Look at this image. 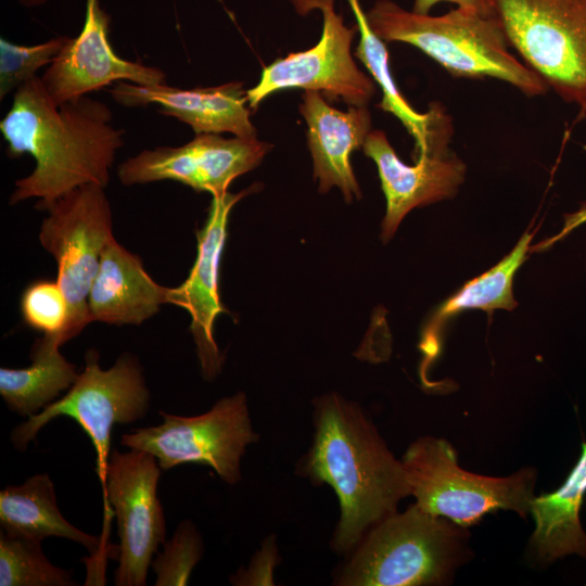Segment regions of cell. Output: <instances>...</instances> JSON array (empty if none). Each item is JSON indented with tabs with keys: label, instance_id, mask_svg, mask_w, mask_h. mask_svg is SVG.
Returning <instances> with one entry per match:
<instances>
[{
	"label": "cell",
	"instance_id": "23",
	"mask_svg": "<svg viewBox=\"0 0 586 586\" xmlns=\"http://www.w3.org/2000/svg\"><path fill=\"white\" fill-rule=\"evenodd\" d=\"M61 346L56 337L43 335L33 345L30 366L0 368V395L9 410L30 418L73 386L79 373L62 355Z\"/></svg>",
	"mask_w": 586,
	"mask_h": 586
},
{
	"label": "cell",
	"instance_id": "11",
	"mask_svg": "<svg viewBox=\"0 0 586 586\" xmlns=\"http://www.w3.org/2000/svg\"><path fill=\"white\" fill-rule=\"evenodd\" d=\"M157 459L150 453L111 451L103 495L105 519H117L118 565L116 586H144L154 555L166 540V520L157 496L161 477Z\"/></svg>",
	"mask_w": 586,
	"mask_h": 586
},
{
	"label": "cell",
	"instance_id": "8",
	"mask_svg": "<svg viewBox=\"0 0 586 586\" xmlns=\"http://www.w3.org/2000/svg\"><path fill=\"white\" fill-rule=\"evenodd\" d=\"M158 413L162 423L131 430L120 445L152 454L163 471L198 463L212 468L229 485L241 480L242 457L259 438L243 392L218 399L202 415Z\"/></svg>",
	"mask_w": 586,
	"mask_h": 586
},
{
	"label": "cell",
	"instance_id": "21",
	"mask_svg": "<svg viewBox=\"0 0 586 586\" xmlns=\"http://www.w3.org/2000/svg\"><path fill=\"white\" fill-rule=\"evenodd\" d=\"M586 493V442L565 482L555 492L534 496L530 513L535 528L531 546L546 562L571 555L586 557V533L579 512Z\"/></svg>",
	"mask_w": 586,
	"mask_h": 586
},
{
	"label": "cell",
	"instance_id": "27",
	"mask_svg": "<svg viewBox=\"0 0 586 586\" xmlns=\"http://www.w3.org/2000/svg\"><path fill=\"white\" fill-rule=\"evenodd\" d=\"M21 314L25 323L43 335L66 340L69 308L58 281L38 280L30 283L21 297Z\"/></svg>",
	"mask_w": 586,
	"mask_h": 586
},
{
	"label": "cell",
	"instance_id": "1",
	"mask_svg": "<svg viewBox=\"0 0 586 586\" xmlns=\"http://www.w3.org/2000/svg\"><path fill=\"white\" fill-rule=\"evenodd\" d=\"M110 107L88 95L56 105L41 77L14 91L13 102L0 122L11 157L29 154L36 166L14 183L10 204L38 199L46 211L69 191L97 183L105 188L124 131L112 124Z\"/></svg>",
	"mask_w": 586,
	"mask_h": 586
},
{
	"label": "cell",
	"instance_id": "6",
	"mask_svg": "<svg viewBox=\"0 0 586 586\" xmlns=\"http://www.w3.org/2000/svg\"><path fill=\"white\" fill-rule=\"evenodd\" d=\"M410 495L424 511L468 527L499 509L524 517L534 498L536 472L522 469L507 477L474 474L460 468L444 438L423 436L402 458Z\"/></svg>",
	"mask_w": 586,
	"mask_h": 586
},
{
	"label": "cell",
	"instance_id": "7",
	"mask_svg": "<svg viewBox=\"0 0 586 586\" xmlns=\"http://www.w3.org/2000/svg\"><path fill=\"white\" fill-rule=\"evenodd\" d=\"M508 42L549 88L586 111V0H491Z\"/></svg>",
	"mask_w": 586,
	"mask_h": 586
},
{
	"label": "cell",
	"instance_id": "17",
	"mask_svg": "<svg viewBox=\"0 0 586 586\" xmlns=\"http://www.w3.org/2000/svg\"><path fill=\"white\" fill-rule=\"evenodd\" d=\"M300 112L307 123V139L319 192L337 187L347 203L360 199L351 155L362 148L371 131L367 106H349L346 112L329 105L320 92L305 90Z\"/></svg>",
	"mask_w": 586,
	"mask_h": 586
},
{
	"label": "cell",
	"instance_id": "28",
	"mask_svg": "<svg viewBox=\"0 0 586 586\" xmlns=\"http://www.w3.org/2000/svg\"><path fill=\"white\" fill-rule=\"evenodd\" d=\"M277 548L273 538H267L262 549L251 560L247 569H241L230 577L233 585H272Z\"/></svg>",
	"mask_w": 586,
	"mask_h": 586
},
{
	"label": "cell",
	"instance_id": "9",
	"mask_svg": "<svg viewBox=\"0 0 586 586\" xmlns=\"http://www.w3.org/2000/svg\"><path fill=\"white\" fill-rule=\"evenodd\" d=\"M46 211L39 242L58 264L56 281L69 308L68 341L92 322L88 297L103 250L114 239L112 211L104 188L97 183L69 191Z\"/></svg>",
	"mask_w": 586,
	"mask_h": 586
},
{
	"label": "cell",
	"instance_id": "12",
	"mask_svg": "<svg viewBox=\"0 0 586 586\" xmlns=\"http://www.w3.org/2000/svg\"><path fill=\"white\" fill-rule=\"evenodd\" d=\"M271 148L256 137L200 133L183 145L143 150L127 158L118 166V178L125 186L171 180L219 195L256 168Z\"/></svg>",
	"mask_w": 586,
	"mask_h": 586
},
{
	"label": "cell",
	"instance_id": "20",
	"mask_svg": "<svg viewBox=\"0 0 586 586\" xmlns=\"http://www.w3.org/2000/svg\"><path fill=\"white\" fill-rule=\"evenodd\" d=\"M347 2L360 34L355 55L365 64L382 91L378 107L395 115L405 126L415 140L416 160L422 155L447 151L451 128L449 117L435 104L428 113L421 114L408 103L393 79L385 41L370 27L360 1Z\"/></svg>",
	"mask_w": 586,
	"mask_h": 586
},
{
	"label": "cell",
	"instance_id": "25",
	"mask_svg": "<svg viewBox=\"0 0 586 586\" xmlns=\"http://www.w3.org/2000/svg\"><path fill=\"white\" fill-rule=\"evenodd\" d=\"M203 553V538L195 524L190 520H182L171 538L163 544V551L152 560L151 569L156 575L154 585H188L191 573Z\"/></svg>",
	"mask_w": 586,
	"mask_h": 586
},
{
	"label": "cell",
	"instance_id": "2",
	"mask_svg": "<svg viewBox=\"0 0 586 586\" xmlns=\"http://www.w3.org/2000/svg\"><path fill=\"white\" fill-rule=\"evenodd\" d=\"M314 428L313 444L297 469L335 492L341 514L332 548L347 553L370 528L397 512L410 486L402 460L355 402L334 392L316 398Z\"/></svg>",
	"mask_w": 586,
	"mask_h": 586
},
{
	"label": "cell",
	"instance_id": "5",
	"mask_svg": "<svg viewBox=\"0 0 586 586\" xmlns=\"http://www.w3.org/2000/svg\"><path fill=\"white\" fill-rule=\"evenodd\" d=\"M150 403L151 394L137 357L124 353L110 369H102L99 354L89 349L82 372L65 395L16 425L10 440L12 446L23 453L51 420L62 416L73 419L93 444L95 472L103 497L112 430L116 424H130L143 419Z\"/></svg>",
	"mask_w": 586,
	"mask_h": 586
},
{
	"label": "cell",
	"instance_id": "26",
	"mask_svg": "<svg viewBox=\"0 0 586 586\" xmlns=\"http://www.w3.org/2000/svg\"><path fill=\"white\" fill-rule=\"evenodd\" d=\"M69 37L60 36L41 43L24 46L0 38V100L37 77L39 68L50 65Z\"/></svg>",
	"mask_w": 586,
	"mask_h": 586
},
{
	"label": "cell",
	"instance_id": "15",
	"mask_svg": "<svg viewBox=\"0 0 586 586\" xmlns=\"http://www.w3.org/2000/svg\"><path fill=\"white\" fill-rule=\"evenodd\" d=\"M362 151L377 165L386 200L383 242L394 235L411 209L454 196L464 179L466 165L448 152L422 155L415 165L405 164L381 130L369 132Z\"/></svg>",
	"mask_w": 586,
	"mask_h": 586
},
{
	"label": "cell",
	"instance_id": "30",
	"mask_svg": "<svg viewBox=\"0 0 586 586\" xmlns=\"http://www.w3.org/2000/svg\"><path fill=\"white\" fill-rule=\"evenodd\" d=\"M585 222H586V206H582L578 211L572 214H568L564 217L563 228L557 235L543 241L538 246H535L534 249L546 250L547 247L555 244L557 241H560L562 238L569 234L576 227Z\"/></svg>",
	"mask_w": 586,
	"mask_h": 586
},
{
	"label": "cell",
	"instance_id": "3",
	"mask_svg": "<svg viewBox=\"0 0 586 586\" xmlns=\"http://www.w3.org/2000/svg\"><path fill=\"white\" fill-rule=\"evenodd\" d=\"M372 30L385 42L409 43L456 77H492L527 97L543 94L547 84L508 50L499 20L457 7L438 16L407 11L379 0L366 13Z\"/></svg>",
	"mask_w": 586,
	"mask_h": 586
},
{
	"label": "cell",
	"instance_id": "18",
	"mask_svg": "<svg viewBox=\"0 0 586 586\" xmlns=\"http://www.w3.org/2000/svg\"><path fill=\"white\" fill-rule=\"evenodd\" d=\"M168 289L156 283L141 258L112 239L103 250L88 297L91 321L141 324L167 304Z\"/></svg>",
	"mask_w": 586,
	"mask_h": 586
},
{
	"label": "cell",
	"instance_id": "29",
	"mask_svg": "<svg viewBox=\"0 0 586 586\" xmlns=\"http://www.w3.org/2000/svg\"><path fill=\"white\" fill-rule=\"evenodd\" d=\"M440 2H450L487 16L494 15L491 0H415L412 11L429 14L431 9Z\"/></svg>",
	"mask_w": 586,
	"mask_h": 586
},
{
	"label": "cell",
	"instance_id": "10",
	"mask_svg": "<svg viewBox=\"0 0 586 586\" xmlns=\"http://www.w3.org/2000/svg\"><path fill=\"white\" fill-rule=\"evenodd\" d=\"M290 1L298 14L321 12V37L313 48L278 58L265 66L258 84L246 90L249 107L256 110L265 98L289 88L318 91L330 101L342 100L349 106H367L375 86L353 60L351 47L357 24H344L334 0Z\"/></svg>",
	"mask_w": 586,
	"mask_h": 586
},
{
	"label": "cell",
	"instance_id": "22",
	"mask_svg": "<svg viewBox=\"0 0 586 586\" xmlns=\"http://www.w3.org/2000/svg\"><path fill=\"white\" fill-rule=\"evenodd\" d=\"M534 233H524L514 249L485 273L464 283L436 309L425 326L420 343L423 354L421 375L441 351V335L446 322L467 309H482L492 314L495 309L512 310L517 302L512 293L513 277L526 259Z\"/></svg>",
	"mask_w": 586,
	"mask_h": 586
},
{
	"label": "cell",
	"instance_id": "31",
	"mask_svg": "<svg viewBox=\"0 0 586 586\" xmlns=\"http://www.w3.org/2000/svg\"><path fill=\"white\" fill-rule=\"evenodd\" d=\"M21 5L26 8H35L47 3L49 0H17Z\"/></svg>",
	"mask_w": 586,
	"mask_h": 586
},
{
	"label": "cell",
	"instance_id": "24",
	"mask_svg": "<svg viewBox=\"0 0 586 586\" xmlns=\"http://www.w3.org/2000/svg\"><path fill=\"white\" fill-rule=\"evenodd\" d=\"M68 570L46 557L41 542L0 533V586H74Z\"/></svg>",
	"mask_w": 586,
	"mask_h": 586
},
{
	"label": "cell",
	"instance_id": "14",
	"mask_svg": "<svg viewBox=\"0 0 586 586\" xmlns=\"http://www.w3.org/2000/svg\"><path fill=\"white\" fill-rule=\"evenodd\" d=\"M258 190V184L240 191L213 195L204 227L196 231L198 256L188 278L177 288H169L167 304L184 308L191 315L190 331L195 344L201 372L214 381L222 370L225 356L214 336L215 319L229 314L221 303L218 271L227 238L228 218L233 206Z\"/></svg>",
	"mask_w": 586,
	"mask_h": 586
},
{
	"label": "cell",
	"instance_id": "16",
	"mask_svg": "<svg viewBox=\"0 0 586 586\" xmlns=\"http://www.w3.org/2000/svg\"><path fill=\"white\" fill-rule=\"evenodd\" d=\"M109 92L116 103L127 107L157 104L161 114L186 123L195 135L230 132L237 137H256L241 81L194 89L118 81Z\"/></svg>",
	"mask_w": 586,
	"mask_h": 586
},
{
	"label": "cell",
	"instance_id": "13",
	"mask_svg": "<svg viewBox=\"0 0 586 586\" xmlns=\"http://www.w3.org/2000/svg\"><path fill=\"white\" fill-rule=\"evenodd\" d=\"M111 17L100 0H86L82 28L68 38L41 77L56 104L79 99L118 81L141 86L167 84L161 68L117 55L110 42Z\"/></svg>",
	"mask_w": 586,
	"mask_h": 586
},
{
	"label": "cell",
	"instance_id": "19",
	"mask_svg": "<svg viewBox=\"0 0 586 586\" xmlns=\"http://www.w3.org/2000/svg\"><path fill=\"white\" fill-rule=\"evenodd\" d=\"M0 525L4 533L42 542L62 537L82 545L92 557L117 559V546L71 524L59 509L54 484L48 473H38L21 485L0 492Z\"/></svg>",
	"mask_w": 586,
	"mask_h": 586
},
{
	"label": "cell",
	"instance_id": "4",
	"mask_svg": "<svg viewBox=\"0 0 586 586\" xmlns=\"http://www.w3.org/2000/svg\"><path fill=\"white\" fill-rule=\"evenodd\" d=\"M418 505L393 513L362 537L336 585L417 586L444 582L462 557L468 533Z\"/></svg>",
	"mask_w": 586,
	"mask_h": 586
}]
</instances>
